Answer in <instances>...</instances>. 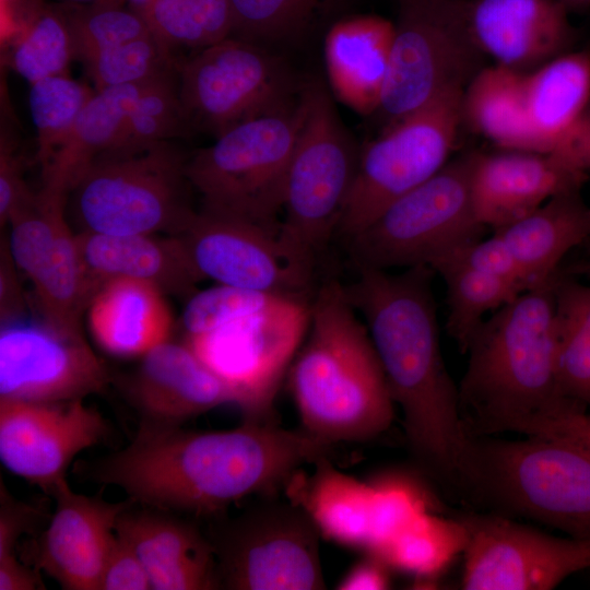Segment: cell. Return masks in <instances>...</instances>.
Here are the masks:
<instances>
[{"label":"cell","instance_id":"cell-1","mask_svg":"<svg viewBox=\"0 0 590 590\" xmlns=\"http://www.w3.org/2000/svg\"><path fill=\"white\" fill-rule=\"evenodd\" d=\"M332 446L271 421L215 432L139 425L126 447L80 460L73 472L119 487L137 505L210 520L243 498L284 488L303 464L329 458Z\"/></svg>","mask_w":590,"mask_h":590},{"label":"cell","instance_id":"cell-2","mask_svg":"<svg viewBox=\"0 0 590 590\" xmlns=\"http://www.w3.org/2000/svg\"><path fill=\"white\" fill-rule=\"evenodd\" d=\"M346 295L364 320L394 404L403 413L410 451L452 499L474 506V438L462 420L458 385L442 357L430 268L400 273L355 268Z\"/></svg>","mask_w":590,"mask_h":590},{"label":"cell","instance_id":"cell-3","mask_svg":"<svg viewBox=\"0 0 590 590\" xmlns=\"http://www.w3.org/2000/svg\"><path fill=\"white\" fill-rule=\"evenodd\" d=\"M554 276L492 312L471 339L458 392L472 438L575 409L558 393Z\"/></svg>","mask_w":590,"mask_h":590},{"label":"cell","instance_id":"cell-4","mask_svg":"<svg viewBox=\"0 0 590 590\" xmlns=\"http://www.w3.org/2000/svg\"><path fill=\"white\" fill-rule=\"evenodd\" d=\"M287 375L302 428L319 439L365 441L393 421L394 402L368 329L337 280L311 296L308 331Z\"/></svg>","mask_w":590,"mask_h":590},{"label":"cell","instance_id":"cell-5","mask_svg":"<svg viewBox=\"0 0 590 590\" xmlns=\"http://www.w3.org/2000/svg\"><path fill=\"white\" fill-rule=\"evenodd\" d=\"M475 507L590 538V447L552 436L474 438Z\"/></svg>","mask_w":590,"mask_h":590},{"label":"cell","instance_id":"cell-6","mask_svg":"<svg viewBox=\"0 0 590 590\" xmlns=\"http://www.w3.org/2000/svg\"><path fill=\"white\" fill-rule=\"evenodd\" d=\"M303 115L300 93L295 104L232 127L187 161L186 175L201 194L202 210L280 231Z\"/></svg>","mask_w":590,"mask_h":590},{"label":"cell","instance_id":"cell-7","mask_svg":"<svg viewBox=\"0 0 590 590\" xmlns=\"http://www.w3.org/2000/svg\"><path fill=\"white\" fill-rule=\"evenodd\" d=\"M186 163L167 141L102 154L68 196L82 231L181 234L196 213L187 200Z\"/></svg>","mask_w":590,"mask_h":590},{"label":"cell","instance_id":"cell-8","mask_svg":"<svg viewBox=\"0 0 590 590\" xmlns=\"http://www.w3.org/2000/svg\"><path fill=\"white\" fill-rule=\"evenodd\" d=\"M463 0H399L388 75L375 114L389 126L463 91L486 66Z\"/></svg>","mask_w":590,"mask_h":590},{"label":"cell","instance_id":"cell-9","mask_svg":"<svg viewBox=\"0 0 590 590\" xmlns=\"http://www.w3.org/2000/svg\"><path fill=\"white\" fill-rule=\"evenodd\" d=\"M473 152L450 160L345 240L355 268H433L485 229L471 197Z\"/></svg>","mask_w":590,"mask_h":590},{"label":"cell","instance_id":"cell-10","mask_svg":"<svg viewBox=\"0 0 590 590\" xmlns=\"http://www.w3.org/2000/svg\"><path fill=\"white\" fill-rule=\"evenodd\" d=\"M302 95L304 115L286 178L281 235L316 261L338 234L359 151L321 82H309Z\"/></svg>","mask_w":590,"mask_h":590},{"label":"cell","instance_id":"cell-11","mask_svg":"<svg viewBox=\"0 0 590 590\" xmlns=\"http://www.w3.org/2000/svg\"><path fill=\"white\" fill-rule=\"evenodd\" d=\"M205 534L220 589H324L320 532L291 500L259 503L232 518L210 519Z\"/></svg>","mask_w":590,"mask_h":590},{"label":"cell","instance_id":"cell-12","mask_svg":"<svg viewBox=\"0 0 590 590\" xmlns=\"http://www.w3.org/2000/svg\"><path fill=\"white\" fill-rule=\"evenodd\" d=\"M463 91L448 92L400 120L359 151L338 234L345 240L449 161L462 122Z\"/></svg>","mask_w":590,"mask_h":590},{"label":"cell","instance_id":"cell-13","mask_svg":"<svg viewBox=\"0 0 590 590\" xmlns=\"http://www.w3.org/2000/svg\"><path fill=\"white\" fill-rule=\"evenodd\" d=\"M309 321L308 297L278 296L256 314L184 341L228 387L245 421L267 422Z\"/></svg>","mask_w":590,"mask_h":590},{"label":"cell","instance_id":"cell-14","mask_svg":"<svg viewBox=\"0 0 590 590\" xmlns=\"http://www.w3.org/2000/svg\"><path fill=\"white\" fill-rule=\"evenodd\" d=\"M300 93L282 59L239 37L201 48L179 68L178 95L187 125L215 137L295 104Z\"/></svg>","mask_w":590,"mask_h":590},{"label":"cell","instance_id":"cell-15","mask_svg":"<svg viewBox=\"0 0 590 590\" xmlns=\"http://www.w3.org/2000/svg\"><path fill=\"white\" fill-rule=\"evenodd\" d=\"M177 236L202 279L274 295H309L316 261L281 229L201 209Z\"/></svg>","mask_w":590,"mask_h":590},{"label":"cell","instance_id":"cell-16","mask_svg":"<svg viewBox=\"0 0 590 590\" xmlns=\"http://www.w3.org/2000/svg\"><path fill=\"white\" fill-rule=\"evenodd\" d=\"M468 529L467 590H550L590 568V538L556 536L497 512L459 516Z\"/></svg>","mask_w":590,"mask_h":590},{"label":"cell","instance_id":"cell-17","mask_svg":"<svg viewBox=\"0 0 590 590\" xmlns=\"http://www.w3.org/2000/svg\"><path fill=\"white\" fill-rule=\"evenodd\" d=\"M83 333L42 323L7 322L0 333V398L30 402L83 400L111 382Z\"/></svg>","mask_w":590,"mask_h":590},{"label":"cell","instance_id":"cell-18","mask_svg":"<svg viewBox=\"0 0 590 590\" xmlns=\"http://www.w3.org/2000/svg\"><path fill=\"white\" fill-rule=\"evenodd\" d=\"M106 417L83 400L30 402L0 398V459L15 475L50 494L83 450L110 435Z\"/></svg>","mask_w":590,"mask_h":590},{"label":"cell","instance_id":"cell-19","mask_svg":"<svg viewBox=\"0 0 590 590\" xmlns=\"http://www.w3.org/2000/svg\"><path fill=\"white\" fill-rule=\"evenodd\" d=\"M56 508L47 527L28 545L26 563L66 590H99L119 516L137 503H110L98 493H75L68 481L50 494Z\"/></svg>","mask_w":590,"mask_h":590},{"label":"cell","instance_id":"cell-20","mask_svg":"<svg viewBox=\"0 0 590 590\" xmlns=\"http://www.w3.org/2000/svg\"><path fill=\"white\" fill-rule=\"evenodd\" d=\"M121 389L145 426H181L212 409L235 404L228 387L185 341L168 340L143 355L121 380Z\"/></svg>","mask_w":590,"mask_h":590},{"label":"cell","instance_id":"cell-21","mask_svg":"<svg viewBox=\"0 0 590 590\" xmlns=\"http://www.w3.org/2000/svg\"><path fill=\"white\" fill-rule=\"evenodd\" d=\"M587 173L555 153L503 150L474 153L471 197L479 223L507 225L563 191L581 188Z\"/></svg>","mask_w":590,"mask_h":590},{"label":"cell","instance_id":"cell-22","mask_svg":"<svg viewBox=\"0 0 590 590\" xmlns=\"http://www.w3.org/2000/svg\"><path fill=\"white\" fill-rule=\"evenodd\" d=\"M562 0H471L475 39L494 63L530 72L569 51L574 28Z\"/></svg>","mask_w":590,"mask_h":590},{"label":"cell","instance_id":"cell-23","mask_svg":"<svg viewBox=\"0 0 590 590\" xmlns=\"http://www.w3.org/2000/svg\"><path fill=\"white\" fill-rule=\"evenodd\" d=\"M135 505L119 516L116 533L142 560L152 589H220L215 556L206 534L175 512Z\"/></svg>","mask_w":590,"mask_h":590},{"label":"cell","instance_id":"cell-24","mask_svg":"<svg viewBox=\"0 0 590 590\" xmlns=\"http://www.w3.org/2000/svg\"><path fill=\"white\" fill-rule=\"evenodd\" d=\"M75 237L85 269L98 290L109 281L134 280L155 285L164 294L189 297L203 280L178 236L81 231Z\"/></svg>","mask_w":590,"mask_h":590},{"label":"cell","instance_id":"cell-25","mask_svg":"<svg viewBox=\"0 0 590 590\" xmlns=\"http://www.w3.org/2000/svg\"><path fill=\"white\" fill-rule=\"evenodd\" d=\"M394 22L364 14L333 23L324 37L330 88L344 105L362 115L375 114L385 88Z\"/></svg>","mask_w":590,"mask_h":590},{"label":"cell","instance_id":"cell-26","mask_svg":"<svg viewBox=\"0 0 590 590\" xmlns=\"http://www.w3.org/2000/svg\"><path fill=\"white\" fill-rule=\"evenodd\" d=\"M164 293L146 282L114 280L105 283L88 308L95 342L116 357H142L170 340L173 316Z\"/></svg>","mask_w":590,"mask_h":590},{"label":"cell","instance_id":"cell-27","mask_svg":"<svg viewBox=\"0 0 590 590\" xmlns=\"http://www.w3.org/2000/svg\"><path fill=\"white\" fill-rule=\"evenodd\" d=\"M493 233L509 248L532 288L550 281L563 259L590 239V206L580 188L569 189Z\"/></svg>","mask_w":590,"mask_h":590},{"label":"cell","instance_id":"cell-28","mask_svg":"<svg viewBox=\"0 0 590 590\" xmlns=\"http://www.w3.org/2000/svg\"><path fill=\"white\" fill-rule=\"evenodd\" d=\"M311 476L297 471L286 483L287 499L299 506L321 536L338 544L368 546L371 517V487L335 469L323 458L315 463Z\"/></svg>","mask_w":590,"mask_h":590},{"label":"cell","instance_id":"cell-29","mask_svg":"<svg viewBox=\"0 0 590 590\" xmlns=\"http://www.w3.org/2000/svg\"><path fill=\"white\" fill-rule=\"evenodd\" d=\"M530 123L542 153H555L590 107V54L569 50L524 73Z\"/></svg>","mask_w":590,"mask_h":590},{"label":"cell","instance_id":"cell-30","mask_svg":"<svg viewBox=\"0 0 590 590\" xmlns=\"http://www.w3.org/2000/svg\"><path fill=\"white\" fill-rule=\"evenodd\" d=\"M151 81L94 92L66 142L42 169V189L68 198L91 164L117 149L129 109Z\"/></svg>","mask_w":590,"mask_h":590},{"label":"cell","instance_id":"cell-31","mask_svg":"<svg viewBox=\"0 0 590 590\" xmlns=\"http://www.w3.org/2000/svg\"><path fill=\"white\" fill-rule=\"evenodd\" d=\"M462 118L502 150L541 152L526 102L524 73L486 64L462 93Z\"/></svg>","mask_w":590,"mask_h":590},{"label":"cell","instance_id":"cell-32","mask_svg":"<svg viewBox=\"0 0 590 590\" xmlns=\"http://www.w3.org/2000/svg\"><path fill=\"white\" fill-rule=\"evenodd\" d=\"M558 393L590 410V284L559 274L553 281Z\"/></svg>","mask_w":590,"mask_h":590},{"label":"cell","instance_id":"cell-33","mask_svg":"<svg viewBox=\"0 0 590 590\" xmlns=\"http://www.w3.org/2000/svg\"><path fill=\"white\" fill-rule=\"evenodd\" d=\"M32 283L43 321L59 330L82 333V314L87 310L98 287L85 269L75 234L66 219Z\"/></svg>","mask_w":590,"mask_h":590},{"label":"cell","instance_id":"cell-34","mask_svg":"<svg viewBox=\"0 0 590 590\" xmlns=\"http://www.w3.org/2000/svg\"><path fill=\"white\" fill-rule=\"evenodd\" d=\"M468 543V529L460 517L447 518L437 511L418 516L378 551L392 569L415 577L417 583L434 581Z\"/></svg>","mask_w":590,"mask_h":590},{"label":"cell","instance_id":"cell-35","mask_svg":"<svg viewBox=\"0 0 590 590\" xmlns=\"http://www.w3.org/2000/svg\"><path fill=\"white\" fill-rule=\"evenodd\" d=\"M432 270L446 286L447 332L463 353L484 320L523 292L511 282L452 261Z\"/></svg>","mask_w":590,"mask_h":590},{"label":"cell","instance_id":"cell-36","mask_svg":"<svg viewBox=\"0 0 590 590\" xmlns=\"http://www.w3.org/2000/svg\"><path fill=\"white\" fill-rule=\"evenodd\" d=\"M341 0H231L235 37L259 44L302 40Z\"/></svg>","mask_w":590,"mask_h":590},{"label":"cell","instance_id":"cell-37","mask_svg":"<svg viewBox=\"0 0 590 590\" xmlns=\"http://www.w3.org/2000/svg\"><path fill=\"white\" fill-rule=\"evenodd\" d=\"M141 14L168 50L173 46L201 49L233 33L231 0H149Z\"/></svg>","mask_w":590,"mask_h":590},{"label":"cell","instance_id":"cell-38","mask_svg":"<svg viewBox=\"0 0 590 590\" xmlns=\"http://www.w3.org/2000/svg\"><path fill=\"white\" fill-rule=\"evenodd\" d=\"M93 93L67 74L31 84L28 103L36 130V156L42 169L66 142Z\"/></svg>","mask_w":590,"mask_h":590},{"label":"cell","instance_id":"cell-39","mask_svg":"<svg viewBox=\"0 0 590 590\" xmlns=\"http://www.w3.org/2000/svg\"><path fill=\"white\" fill-rule=\"evenodd\" d=\"M371 487L370 536L365 551L376 552L418 516L437 511V499L425 483L406 472H386Z\"/></svg>","mask_w":590,"mask_h":590},{"label":"cell","instance_id":"cell-40","mask_svg":"<svg viewBox=\"0 0 590 590\" xmlns=\"http://www.w3.org/2000/svg\"><path fill=\"white\" fill-rule=\"evenodd\" d=\"M74 57L67 19L56 12H40L19 34L11 52L13 69L30 84L67 74Z\"/></svg>","mask_w":590,"mask_h":590},{"label":"cell","instance_id":"cell-41","mask_svg":"<svg viewBox=\"0 0 590 590\" xmlns=\"http://www.w3.org/2000/svg\"><path fill=\"white\" fill-rule=\"evenodd\" d=\"M188 127L178 90L167 75L149 82L129 109L115 151H131L165 142ZM109 153V152H108Z\"/></svg>","mask_w":590,"mask_h":590},{"label":"cell","instance_id":"cell-42","mask_svg":"<svg viewBox=\"0 0 590 590\" xmlns=\"http://www.w3.org/2000/svg\"><path fill=\"white\" fill-rule=\"evenodd\" d=\"M68 198L40 189L36 204L14 217L8 250L16 269L31 282L45 263L66 219Z\"/></svg>","mask_w":590,"mask_h":590},{"label":"cell","instance_id":"cell-43","mask_svg":"<svg viewBox=\"0 0 590 590\" xmlns=\"http://www.w3.org/2000/svg\"><path fill=\"white\" fill-rule=\"evenodd\" d=\"M169 50L153 33L104 49L84 61L96 90L144 83L166 75Z\"/></svg>","mask_w":590,"mask_h":590},{"label":"cell","instance_id":"cell-44","mask_svg":"<svg viewBox=\"0 0 590 590\" xmlns=\"http://www.w3.org/2000/svg\"><path fill=\"white\" fill-rule=\"evenodd\" d=\"M66 19L74 56L83 61L104 49L152 33L141 13L113 2L83 9Z\"/></svg>","mask_w":590,"mask_h":590},{"label":"cell","instance_id":"cell-45","mask_svg":"<svg viewBox=\"0 0 590 590\" xmlns=\"http://www.w3.org/2000/svg\"><path fill=\"white\" fill-rule=\"evenodd\" d=\"M278 296L263 292L219 284L196 291L188 297L181 316L186 337L213 331L240 318L256 314Z\"/></svg>","mask_w":590,"mask_h":590},{"label":"cell","instance_id":"cell-46","mask_svg":"<svg viewBox=\"0 0 590 590\" xmlns=\"http://www.w3.org/2000/svg\"><path fill=\"white\" fill-rule=\"evenodd\" d=\"M442 261L461 263L498 276L514 283L522 291L530 288L514 255L506 244L494 233L488 238L483 239L480 237L457 248L436 264Z\"/></svg>","mask_w":590,"mask_h":590},{"label":"cell","instance_id":"cell-47","mask_svg":"<svg viewBox=\"0 0 590 590\" xmlns=\"http://www.w3.org/2000/svg\"><path fill=\"white\" fill-rule=\"evenodd\" d=\"M40 505L13 497L0 482V558L16 553L23 534H33L44 521Z\"/></svg>","mask_w":590,"mask_h":590},{"label":"cell","instance_id":"cell-48","mask_svg":"<svg viewBox=\"0 0 590 590\" xmlns=\"http://www.w3.org/2000/svg\"><path fill=\"white\" fill-rule=\"evenodd\" d=\"M149 574L135 551L116 533L107 555L99 590H150Z\"/></svg>","mask_w":590,"mask_h":590},{"label":"cell","instance_id":"cell-49","mask_svg":"<svg viewBox=\"0 0 590 590\" xmlns=\"http://www.w3.org/2000/svg\"><path fill=\"white\" fill-rule=\"evenodd\" d=\"M38 193L32 192L23 178L19 160L1 145L0 153V223L9 224L14 217L33 208Z\"/></svg>","mask_w":590,"mask_h":590},{"label":"cell","instance_id":"cell-50","mask_svg":"<svg viewBox=\"0 0 590 590\" xmlns=\"http://www.w3.org/2000/svg\"><path fill=\"white\" fill-rule=\"evenodd\" d=\"M526 436H552L590 447V410H565L527 425Z\"/></svg>","mask_w":590,"mask_h":590},{"label":"cell","instance_id":"cell-51","mask_svg":"<svg viewBox=\"0 0 590 590\" xmlns=\"http://www.w3.org/2000/svg\"><path fill=\"white\" fill-rule=\"evenodd\" d=\"M390 565L379 555L366 551L337 585L339 590H385L391 586Z\"/></svg>","mask_w":590,"mask_h":590},{"label":"cell","instance_id":"cell-52","mask_svg":"<svg viewBox=\"0 0 590 590\" xmlns=\"http://www.w3.org/2000/svg\"><path fill=\"white\" fill-rule=\"evenodd\" d=\"M46 589L39 570L22 563L16 554L0 558V590Z\"/></svg>","mask_w":590,"mask_h":590},{"label":"cell","instance_id":"cell-53","mask_svg":"<svg viewBox=\"0 0 590 590\" xmlns=\"http://www.w3.org/2000/svg\"><path fill=\"white\" fill-rule=\"evenodd\" d=\"M555 154L586 173L590 170V107Z\"/></svg>","mask_w":590,"mask_h":590},{"label":"cell","instance_id":"cell-54","mask_svg":"<svg viewBox=\"0 0 590 590\" xmlns=\"http://www.w3.org/2000/svg\"><path fill=\"white\" fill-rule=\"evenodd\" d=\"M14 268L15 266L9 253L8 246H5L4 251L2 250L1 252L0 270L1 319L5 322L19 314L23 304V298L19 293V286L13 273Z\"/></svg>","mask_w":590,"mask_h":590},{"label":"cell","instance_id":"cell-55","mask_svg":"<svg viewBox=\"0 0 590 590\" xmlns=\"http://www.w3.org/2000/svg\"><path fill=\"white\" fill-rule=\"evenodd\" d=\"M568 9L585 8L590 4V0H562Z\"/></svg>","mask_w":590,"mask_h":590},{"label":"cell","instance_id":"cell-56","mask_svg":"<svg viewBox=\"0 0 590 590\" xmlns=\"http://www.w3.org/2000/svg\"><path fill=\"white\" fill-rule=\"evenodd\" d=\"M127 1L129 3V7H131L133 10L138 11L139 13H141L149 0H127Z\"/></svg>","mask_w":590,"mask_h":590},{"label":"cell","instance_id":"cell-57","mask_svg":"<svg viewBox=\"0 0 590 590\" xmlns=\"http://www.w3.org/2000/svg\"><path fill=\"white\" fill-rule=\"evenodd\" d=\"M73 1H80V2H83V1H91V0H73Z\"/></svg>","mask_w":590,"mask_h":590},{"label":"cell","instance_id":"cell-58","mask_svg":"<svg viewBox=\"0 0 590 590\" xmlns=\"http://www.w3.org/2000/svg\"><path fill=\"white\" fill-rule=\"evenodd\" d=\"M586 270L590 271V266Z\"/></svg>","mask_w":590,"mask_h":590},{"label":"cell","instance_id":"cell-59","mask_svg":"<svg viewBox=\"0 0 590 590\" xmlns=\"http://www.w3.org/2000/svg\"><path fill=\"white\" fill-rule=\"evenodd\" d=\"M463 1H471V0H463Z\"/></svg>","mask_w":590,"mask_h":590},{"label":"cell","instance_id":"cell-60","mask_svg":"<svg viewBox=\"0 0 590 590\" xmlns=\"http://www.w3.org/2000/svg\"><path fill=\"white\" fill-rule=\"evenodd\" d=\"M3 1V0H2Z\"/></svg>","mask_w":590,"mask_h":590}]
</instances>
